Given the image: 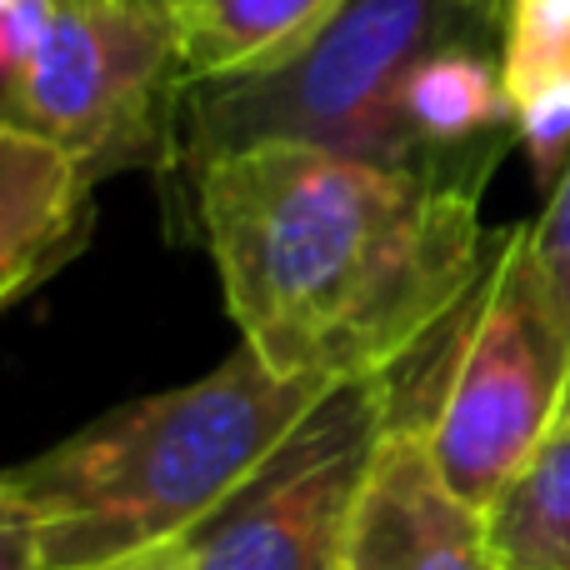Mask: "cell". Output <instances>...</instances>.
Listing matches in <instances>:
<instances>
[{
  "mask_svg": "<svg viewBox=\"0 0 570 570\" xmlns=\"http://www.w3.org/2000/svg\"><path fill=\"white\" fill-rule=\"evenodd\" d=\"M56 0H0V86L30 60Z\"/></svg>",
  "mask_w": 570,
  "mask_h": 570,
  "instance_id": "5bb4252c",
  "label": "cell"
},
{
  "mask_svg": "<svg viewBox=\"0 0 570 570\" xmlns=\"http://www.w3.org/2000/svg\"><path fill=\"white\" fill-rule=\"evenodd\" d=\"M561 421H570V381H566V401H561Z\"/></svg>",
  "mask_w": 570,
  "mask_h": 570,
  "instance_id": "2e32d148",
  "label": "cell"
},
{
  "mask_svg": "<svg viewBox=\"0 0 570 570\" xmlns=\"http://www.w3.org/2000/svg\"><path fill=\"white\" fill-rule=\"evenodd\" d=\"M345 570H501L485 511L451 491L421 435L391 425L365 475Z\"/></svg>",
  "mask_w": 570,
  "mask_h": 570,
  "instance_id": "52a82bcc",
  "label": "cell"
},
{
  "mask_svg": "<svg viewBox=\"0 0 570 570\" xmlns=\"http://www.w3.org/2000/svg\"><path fill=\"white\" fill-rule=\"evenodd\" d=\"M345 0H160L190 86L240 80L291 60Z\"/></svg>",
  "mask_w": 570,
  "mask_h": 570,
  "instance_id": "9c48e42d",
  "label": "cell"
},
{
  "mask_svg": "<svg viewBox=\"0 0 570 570\" xmlns=\"http://www.w3.org/2000/svg\"><path fill=\"white\" fill-rule=\"evenodd\" d=\"M485 531L501 570H570V421L485 505Z\"/></svg>",
  "mask_w": 570,
  "mask_h": 570,
  "instance_id": "30bf717a",
  "label": "cell"
},
{
  "mask_svg": "<svg viewBox=\"0 0 570 570\" xmlns=\"http://www.w3.org/2000/svg\"><path fill=\"white\" fill-rule=\"evenodd\" d=\"M481 190L321 146H250L186 176L240 345L325 385L395 381L455 321L495 246Z\"/></svg>",
  "mask_w": 570,
  "mask_h": 570,
  "instance_id": "6da1fadb",
  "label": "cell"
},
{
  "mask_svg": "<svg viewBox=\"0 0 570 570\" xmlns=\"http://www.w3.org/2000/svg\"><path fill=\"white\" fill-rule=\"evenodd\" d=\"M511 110H515V146L531 156L535 186L551 196V186L570 166V70L525 90Z\"/></svg>",
  "mask_w": 570,
  "mask_h": 570,
  "instance_id": "7c38bea8",
  "label": "cell"
},
{
  "mask_svg": "<svg viewBox=\"0 0 570 570\" xmlns=\"http://www.w3.org/2000/svg\"><path fill=\"white\" fill-rule=\"evenodd\" d=\"M570 70V0H505L501 76L511 106L541 80Z\"/></svg>",
  "mask_w": 570,
  "mask_h": 570,
  "instance_id": "8fae6325",
  "label": "cell"
},
{
  "mask_svg": "<svg viewBox=\"0 0 570 570\" xmlns=\"http://www.w3.org/2000/svg\"><path fill=\"white\" fill-rule=\"evenodd\" d=\"M0 570H40L36 515L6 471H0Z\"/></svg>",
  "mask_w": 570,
  "mask_h": 570,
  "instance_id": "9a60e30c",
  "label": "cell"
},
{
  "mask_svg": "<svg viewBox=\"0 0 570 570\" xmlns=\"http://www.w3.org/2000/svg\"><path fill=\"white\" fill-rule=\"evenodd\" d=\"M96 180L50 140L0 120V305L56 276L90 236Z\"/></svg>",
  "mask_w": 570,
  "mask_h": 570,
  "instance_id": "ba28073f",
  "label": "cell"
},
{
  "mask_svg": "<svg viewBox=\"0 0 570 570\" xmlns=\"http://www.w3.org/2000/svg\"><path fill=\"white\" fill-rule=\"evenodd\" d=\"M525 236H531V261L546 301H551V315L570 341V166L546 196V210L525 226Z\"/></svg>",
  "mask_w": 570,
  "mask_h": 570,
  "instance_id": "4fadbf2b",
  "label": "cell"
},
{
  "mask_svg": "<svg viewBox=\"0 0 570 570\" xmlns=\"http://www.w3.org/2000/svg\"><path fill=\"white\" fill-rule=\"evenodd\" d=\"M335 385L281 375L256 351L130 401L6 471L40 535V570H160Z\"/></svg>",
  "mask_w": 570,
  "mask_h": 570,
  "instance_id": "7a4b0ae2",
  "label": "cell"
},
{
  "mask_svg": "<svg viewBox=\"0 0 570 570\" xmlns=\"http://www.w3.org/2000/svg\"><path fill=\"white\" fill-rule=\"evenodd\" d=\"M570 341L541 291L525 226L495 230L471 301L391 381V425L421 435L441 481L475 511L511 485L561 421Z\"/></svg>",
  "mask_w": 570,
  "mask_h": 570,
  "instance_id": "277c9868",
  "label": "cell"
},
{
  "mask_svg": "<svg viewBox=\"0 0 570 570\" xmlns=\"http://www.w3.org/2000/svg\"><path fill=\"white\" fill-rule=\"evenodd\" d=\"M385 431L391 381L335 385L160 570H345Z\"/></svg>",
  "mask_w": 570,
  "mask_h": 570,
  "instance_id": "8992f818",
  "label": "cell"
},
{
  "mask_svg": "<svg viewBox=\"0 0 570 570\" xmlns=\"http://www.w3.org/2000/svg\"><path fill=\"white\" fill-rule=\"evenodd\" d=\"M505 0H345L291 60L190 86L176 116L180 180L250 146H321L375 166L425 170L405 86L451 46H501Z\"/></svg>",
  "mask_w": 570,
  "mask_h": 570,
  "instance_id": "3957f363",
  "label": "cell"
},
{
  "mask_svg": "<svg viewBox=\"0 0 570 570\" xmlns=\"http://www.w3.org/2000/svg\"><path fill=\"white\" fill-rule=\"evenodd\" d=\"M186 70L160 0H56L0 120L66 150L90 180L170 170Z\"/></svg>",
  "mask_w": 570,
  "mask_h": 570,
  "instance_id": "5b68a950",
  "label": "cell"
}]
</instances>
